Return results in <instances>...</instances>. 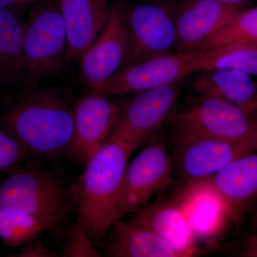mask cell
<instances>
[{
	"instance_id": "obj_13",
	"label": "cell",
	"mask_w": 257,
	"mask_h": 257,
	"mask_svg": "<svg viewBox=\"0 0 257 257\" xmlns=\"http://www.w3.org/2000/svg\"><path fill=\"white\" fill-rule=\"evenodd\" d=\"M110 97L91 91L74 107V133L68 154L87 163L110 139L121 107Z\"/></svg>"
},
{
	"instance_id": "obj_1",
	"label": "cell",
	"mask_w": 257,
	"mask_h": 257,
	"mask_svg": "<svg viewBox=\"0 0 257 257\" xmlns=\"http://www.w3.org/2000/svg\"><path fill=\"white\" fill-rule=\"evenodd\" d=\"M133 152L111 136L72 185L77 221L87 228L95 243L108 234L114 221L115 202Z\"/></svg>"
},
{
	"instance_id": "obj_17",
	"label": "cell",
	"mask_w": 257,
	"mask_h": 257,
	"mask_svg": "<svg viewBox=\"0 0 257 257\" xmlns=\"http://www.w3.org/2000/svg\"><path fill=\"white\" fill-rule=\"evenodd\" d=\"M108 233L106 256L186 257L151 230L128 221H114Z\"/></svg>"
},
{
	"instance_id": "obj_30",
	"label": "cell",
	"mask_w": 257,
	"mask_h": 257,
	"mask_svg": "<svg viewBox=\"0 0 257 257\" xmlns=\"http://www.w3.org/2000/svg\"><path fill=\"white\" fill-rule=\"evenodd\" d=\"M251 227H252L255 231H257V207L254 211H253L252 217H251Z\"/></svg>"
},
{
	"instance_id": "obj_32",
	"label": "cell",
	"mask_w": 257,
	"mask_h": 257,
	"mask_svg": "<svg viewBox=\"0 0 257 257\" xmlns=\"http://www.w3.org/2000/svg\"><path fill=\"white\" fill-rule=\"evenodd\" d=\"M25 1L26 2V3H30V2L35 1V0H25Z\"/></svg>"
},
{
	"instance_id": "obj_14",
	"label": "cell",
	"mask_w": 257,
	"mask_h": 257,
	"mask_svg": "<svg viewBox=\"0 0 257 257\" xmlns=\"http://www.w3.org/2000/svg\"><path fill=\"white\" fill-rule=\"evenodd\" d=\"M243 8L228 6L215 0H191L174 14L177 52L199 50Z\"/></svg>"
},
{
	"instance_id": "obj_11",
	"label": "cell",
	"mask_w": 257,
	"mask_h": 257,
	"mask_svg": "<svg viewBox=\"0 0 257 257\" xmlns=\"http://www.w3.org/2000/svg\"><path fill=\"white\" fill-rule=\"evenodd\" d=\"M126 20L128 47L124 66L177 52L175 18L170 10L152 3L139 5L126 10Z\"/></svg>"
},
{
	"instance_id": "obj_6",
	"label": "cell",
	"mask_w": 257,
	"mask_h": 257,
	"mask_svg": "<svg viewBox=\"0 0 257 257\" xmlns=\"http://www.w3.org/2000/svg\"><path fill=\"white\" fill-rule=\"evenodd\" d=\"M174 160L160 139L150 142L126 167L114 205V221L145 207L172 182Z\"/></svg>"
},
{
	"instance_id": "obj_3",
	"label": "cell",
	"mask_w": 257,
	"mask_h": 257,
	"mask_svg": "<svg viewBox=\"0 0 257 257\" xmlns=\"http://www.w3.org/2000/svg\"><path fill=\"white\" fill-rule=\"evenodd\" d=\"M0 182V207L33 216L57 239L64 236L74 206L72 186L38 166L15 167Z\"/></svg>"
},
{
	"instance_id": "obj_27",
	"label": "cell",
	"mask_w": 257,
	"mask_h": 257,
	"mask_svg": "<svg viewBox=\"0 0 257 257\" xmlns=\"http://www.w3.org/2000/svg\"><path fill=\"white\" fill-rule=\"evenodd\" d=\"M241 255L246 257H257V234L248 236L243 243Z\"/></svg>"
},
{
	"instance_id": "obj_8",
	"label": "cell",
	"mask_w": 257,
	"mask_h": 257,
	"mask_svg": "<svg viewBox=\"0 0 257 257\" xmlns=\"http://www.w3.org/2000/svg\"><path fill=\"white\" fill-rule=\"evenodd\" d=\"M175 142L174 170L186 183L204 180L233 161L257 152V135L239 140L179 137Z\"/></svg>"
},
{
	"instance_id": "obj_29",
	"label": "cell",
	"mask_w": 257,
	"mask_h": 257,
	"mask_svg": "<svg viewBox=\"0 0 257 257\" xmlns=\"http://www.w3.org/2000/svg\"><path fill=\"white\" fill-rule=\"evenodd\" d=\"M26 3L25 0H0V8H8L12 5Z\"/></svg>"
},
{
	"instance_id": "obj_23",
	"label": "cell",
	"mask_w": 257,
	"mask_h": 257,
	"mask_svg": "<svg viewBox=\"0 0 257 257\" xmlns=\"http://www.w3.org/2000/svg\"><path fill=\"white\" fill-rule=\"evenodd\" d=\"M246 42H257V7L240 10L227 25L204 42L199 50Z\"/></svg>"
},
{
	"instance_id": "obj_19",
	"label": "cell",
	"mask_w": 257,
	"mask_h": 257,
	"mask_svg": "<svg viewBox=\"0 0 257 257\" xmlns=\"http://www.w3.org/2000/svg\"><path fill=\"white\" fill-rule=\"evenodd\" d=\"M175 202L187 218L195 238L209 237L220 228L226 217L219 201L199 182L187 183Z\"/></svg>"
},
{
	"instance_id": "obj_18",
	"label": "cell",
	"mask_w": 257,
	"mask_h": 257,
	"mask_svg": "<svg viewBox=\"0 0 257 257\" xmlns=\"http://www.w3.org/2000/svg\"><path fill=\"white\" fill-rule=\"evenodd\" d=\"M191 89L198 96H218L248 111H253L257 99V85L251 75L233 69L199 72Z\"/></svg>"
},
{
	"instance_id": "obj_26",
	"label": "cell",
	"mask_w": 257,
	"mask_h": 257,
	"mask_svg": "<svg viewBox=\"0 0 257 257\" xmlns=\"http://www.w3.org/2000/svg\"><path fill=\"white\" fill-rule=\"evenodd\" d=\"M25 247L17 253L10 256L16 257H57L59 255L49 249L42 241L33 239L26 245Z\"/></svg>"
},
{
	"instance_id": "obj_21",
	"label": "cell",
	"mask_w": 257,
	"mask_h": 257,
	"mask_svg": "<svg viewBox=\"0 0 257 257\" xmlns=\"http://www.w3.org/2000/svg\"><path fill=\"white\" fill-rule=\"evenodd\" d=\"M199 50L195 72L225 69L257 76V42L231 44Z\"/></svg>"
},
{
	"instance_id": "obj_28",
	"label": "cell",
	"mask_w": 257,
	"mask_h": 257,
	"mask_svg": "<svg viewBox=\"0 0 257 257\" xmlns=\"http://www.w3.org/2000/svg\"><path fill=\"white\" fill-rule=\"evenodd\" d=\"M215 1L228 5V6L237 8H243L249 3L251 0H215Z\"/></svg>"
},
{
	"instance_id": "obj_31",
	"label": "cell",
	"mask_w": 257,
	"mask_h": 257,
	"mask_svg": "<svg viewBox=\"0 0 257 257\" xmlns=\"http://www.w3.org/2000/svg\"><path fill=\"white\" fill-rule=\"evenodd\" d=\"M252 110L257 111V99L256 101H255L254 104H253V105L252 106Z\"/></svg>"
},
{
	"instance_id": "obj_2",
	"label": "cell",
	"mask_w": 257,
	"mask_h": 257,
	"mask_svg": "<svg viewBox=\"0 0 257 257\" xmlns=\"http://www.w3.org/2000/svg\"><path fill=\"white\" fill-rule=\"evenodd\" d=\"M0 126L18 139L30 155L68 153L74 133V108L53 93L26 94L0 114Z\"/></svg>"
},
{
	"instance_id": "obj_20",
	"label": "cell",
	"mask_w": 257,
	"mask_h": 257,
	"mask_svg": "<svg viewBox=\"0 0 257 257\" xmlns=\"http://www.w3.org/2000/svg\"><path fill=\"white\" fill-rule=\"evenodd\" d=\"M25 24L8 8H0V84L13 82L24 72Z\"/></svg>"
},
{
	"instance_id": "obj_7",
	"label": "cell",
	"mask_w": 257,
	"mask_h": 257,
	"mask_svg": "<svg viewBox=\"0 0 257 257\" xmlns=\"http://www.w3.org/2000/svg\"><path fill=\"white\" fill-rule=\"evenodd\" d=\"M199 52H174L128 64L91 91L111 97L179 84L186 76L195 72Z\"/></svg>"
},
{
	"instance_id": "obj_10",
	"label": "cell",
	"mask_w": 257,
	"mask_h": 257,
	"mask_svg": "<svg viewBox=\"0 0 257 257\" xmlns=\"http://www.w3.org/2000/svg\"><path fill=\"white\" fill-rule=\"evenodd\" d=\"M126 10L121 2L113 5L105 25L80 59L81 78L91 90L124 66L128 47Z\"/></svg>"
},
{
	"instance_id": "obj_24",
	"label": "cell",
	"mask_w": 257,
	"mask_h": 257,
	"mask_svg": "<svg viewBox=\"0 0 257 257\" xmlns=\"http://www.w3.org/2000/svg\"><path fill=\"white\" fill-rule=\"evenodd\" d=\"M65 243L62 246L60 256L62 257H100L96 249L94 240L91 237L87 228L77 221L64 231Z\"/></svg>"
},
{
	"instance_id": "obj_25",
	"label": "cell",
	"mask_w": 257,
	"mask_h": 257,
	"mask_svg": "<svg viewBox=\"0 0 257 257\" xmlns=\"http://www.w3.org/2000/svg\"><path fill=\"white\" fill-rule=\"evenodd\" d=\"M29 156L30 154L23 144L0 126V173L9 172Z\"/></svg>"
},
{
	"instance_id": "obj_22",
	"label": "cell",
	"mask_w": 257,
	"mask_h": 257,
	"mask_svg": "<svg viewBox=\"0 0 257 257\" xmlns=\"http://www.w3.org/2000/svg\"><path fill=\"white\" fill-rule=\"evenodd\" d=\"M44 231L33 216L10 208L0 207V239L8 247L25 246Z\"/></svg>"
},
{
	"instance_id": "obj_4",
	"label": "cell",
	"mask_w": 257,
	"mask_h": 257,
	"mask_svg": "<svg viewBox=\"0 0 257 257\" xmlns=\"http://www.w3.org/2000/svg\"><path fill=\"white\" fill-rule=\"evenodd\" d=\"M67 34L60 0H47L25 24L24 72L34 80L56 75L65 60Z\"/></svg>"
},
{
	"instance_id": "obj_5",
	"label": "cell",
	"mask_w": 257,
	"mask_h": 257,
	"mask_svg": "<svg viewBox=\"0 0 257 257\" xmlns=\"http://www.w3.org/2000/svg\"><path fill=\"white\" fill-rule=\"evenodd\" d=\"M175 138L210 137L239 140L257 135V111H248L218 96H199L169 120Z\"/></svg>"
},
{
	"instance_id": "obj_16",
	"label": "cell",
	"mask_w": 257,
	"mask_h": 257,
	"mask_svg": "<svg viewBox=\"0 0 257 257\" xmlns=\"http://www.w3.org/2000/svg\"><path fill=\"white\" fill-rule=\"evenodd\" d=\"M133 224L151 230L186 257L200 254L187 218L175 200H157L134 213Z\"/></svg>"
},
{
	"instance_id": "obj_12",
	"label": "cell",
	"mask_w": 257,
	"mask_h": 257,
	"mask_svg": "<svg viewBox=\"0 0 257 257\" xmlns=\"http://www.w3.org/2000/svg\"><path fill=\"white\" fill-rule=\"evenodd\" d=\"M199 182L214 193L225 215L239 229L257 206V152L233 161Z\"/></svg>"
},
{
	"instance_id": "obj_9",
	"label": "cell",
	"mask_w": 257,
	"mask_h": 257,
	"mask_svg": "<svg viewBox=\"0 0 257 257\" xmlns=\"http://www.w3.org/2000/svg\"><path fill=\"white\" fill-rule=\"evenodd\" d=\"M178 95V84L135 94L121 107L111 136L135 151L175 114Z\"/></svg>"
},
{
	"instance_id": "obj_15",
	"label": "cell",
	"mask_w": 257,
	"mask_h": 257,
	"mask_svg": "<svg viewBox=\"0 0 257 257\" xmlns=\"http://www.w3.org/2000/svg\"><path fill=\"white\" fill-rule=\"evenodd\" d=\"M67 34L65 60H80L105 25L112 0H60Z\"/></svg>"
}]
</instances>
